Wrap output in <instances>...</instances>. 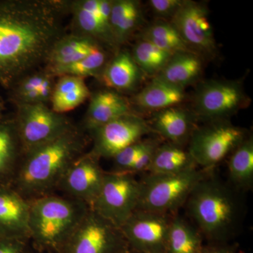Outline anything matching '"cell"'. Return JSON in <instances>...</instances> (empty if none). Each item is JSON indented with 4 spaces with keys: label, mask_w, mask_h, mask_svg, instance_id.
<instances>
[{
    "label": "cell",
    "mask_w": 253,
    "mask_h": 253,
    "mask_svg": "<svg viewBox=\"0 0 253 253\" xmlns=\"http://www.w3.org/2000/svg\"><path fill=\"white\" fill-rule=\"evenodd\" d=\"M141 40L171 54L180 51H192L170 23L159 21L151 25L143 33Z\"/></svg>",
    "instance_id": "obj_29"
},
{
    "label": "cell",
    "mask_w": 253,
    "mask_h": 253,
    "mask_svg": "<svg viewBox=\"0 0 253 253\" xmlns=\"http://www.w3.org/2000/svg\"><path fill=\"white\" fill-rule=\"evenodd\" d=\"M15 123L24 154L53 140L74 126L69 118L46 104L16 105Z\"/></svg>",
    "instance_id": "obj_9"
},
{
    "label": "cell",
    "mask_w": 253,
    "mask_h": 253,
    "mask_svg": "<svg viewBox=\"0 0 253 253\" xmlns=\"http://www.w3.org/2000/svg\"><path fill=\"white\" fill-rule=\"evenodd\" d=\"M35 253H49L37 252V251H36V252H35Z\"/></svg>",
    "instance_id": "obj_39"
},
{
    "label": "cell",
    "mask_w": 253,
    "mask_h": 253,
    "mask_svg": "<svg viewBox=\"0 0 253 253\" xmlns=\"http://www.w3.org/2000/svg\"><path fill=\"white\" fill-rule=\"evenodd\" d=\"M140 189V182L131 173L106 172L91 208L120 228L136 211Z\"/></svg>",
    "instance_id": "obj_8"
},
{
    "label": "cell",
    "mask_w": 253,
    "mask_h": 253,
    "mask_svg": "<svg viewBox=\"0 0 253 253\" xmlns=\"http://www.w3.org/2000/svg\"><path fill=\"white\" fill-rule=\"evenodd\" d=\"M170 23L191 51L209 57L215 56L216 42L204 5L184 0Z\"/></svg>",
    "instance_id": "obj_13"
},
{
    "label": "cell",
    "mask_w": 253,
    "mask_h": 253,
    "mask_svg": "<svg viewBox=\"0 0 253 253\" xmlns=\"http://www.w3.org/2000/svg\"><path fill=\"white\" fill-rule=\"evenodd\" d=\"M203 239L199 229L174 214L168 231L166 253H201Z\"/></svg>",
    "instance_id": "obj_28"
},
{
    "label": "cell",
    "mask_w": 253,
    "mask_h": 253,
    "mask_svg": "<svg viewBox=\"0 0 253 253\" xmlns=\"http://www.w3.org/2000/svg\"><path fill=\"white\" fill-rule=\"evenodd\" d=\"M230 185L237 191L249 190L253 184V139H246L231 154L229 165Z\"/></svg>",
    "instance_id": "obj_27"
},
{
    "label": "cell",
    "mask_w": 253,
    "mask_h": 253,
    "mask_svg": "<svg viewBox=\"0 0 253 253\" xmlns=\"http://www.w3.org/2000/svg\"><path fill=\"white\" fill-rule=\"evenodd\" d=\"M174 214L136 210L120 227L132 251L166 253V243Z\"/></svg>",
    "instance_id": "obj_12"
},
{
    "label": "cell",
    "mask_w": 253,
    "mask_h": 253,
    "mask_svg": "<svg viewBox=\"0 0 253 253\" xmlns=\"http://www.w3.org/2000/svg\"><path fill=\"white\" fill-rule=\"evenodd\" d=\"M239 193L211 174L189 195L188 214L208 244L228 243L237 234L243 215Z\"/></svg>",
    "instance_id": "obj_3"
},
{
    "label": "cell",
    "mask_w": 253,
    "mask_h": 253,
    "mask_svg": "<svg viewBox=\"0 0 253 253\" xmlns=\"http://www.w3.org/2000/svg\"><path fill=\"white\" fill-rule=\"evenodd\" d=\"M185 98L184 89L154 78L136 95L134 101L143 109L161 111L181 104Z\"/></svg>",
    "instance_id": "obj_26"
},
{
    "label": "cell",
    "mask_w": 253,
    "mask_h": 253,
    "mask_svg": "<svg viewBox=\"0 0 253 253\" xmlns=\"http://www.w3.org/2000/svg\"><path fill=\"white\" fill-rule=\"evenodd\" d=\"M184 0H151L149 1L155 14L161 18H170L175 14Z\"/></svg>",
    "instance_id": "obj_33"
},
{
    "label": "cell",
    "mask_w": 253,
    "mask_h": 253,
    "mask_svg": "<svg viewBox=\"0 0 253 253\" xmlns=\"http://www.w3.org/2000/svg\"><path fill=\"white\" fill-rule=\"evenodd\" d=\"M143 21L140 3L134 0L112 1L110 26L118 44L129 39Z\"/></svg>",
    "instance_id": "obj_23"
},
{
    "label": "cell",
    "mask_w": 253,
    "mask_h": 253,
    "mask_svg": "<svg viewBox=\"0 0 253 253\" xmlns=\"http://www.w3.org/2000/svg\"><path fill=\"white\" fill-rule=\"evenodd\" d=\"M152 132L149 123L134 113H128L89 133L93 140L92 149L89 152L99 159L113 158L120 151Z\"/></svg>",
    "instance_id": "obj_11"
},
{
    "label": "cell",
    "mask_w": 253,
    "mask_h": 253,
    "mask_svg": "<svg viewBox=\"0 0 253 253\" xmlns=\"http://www.w3.org/2000/svg\"><path fill=\"white\" fill-rule=\"evenodd\" d=\"M237 247L228 243L208 244L203 246L201 253H236Z\"/></svg>",
    "instance_id": "obj_36"
},
{
    "label": "cell",
    "mask_w": 253,
    "mask_h": 253,
    "mask_svg": "<svg viewBox=\"0 0 253 253\" xmlns=\"http://www.w3.org/2000/svg\"><path fill=\"white\" fill-rule=\"evenodd\" d=\"M155 139H144L127 146L112 158L114 163L113 172H126L137 158L152 144Z\"/></svg>",
    "instance_id": "obj_32"
},
{
    "label": "cell",
    "mask_w": 253,
    "mask_h": 253,
    "mask_svg": "<svg viewBox=\"0 0 253 253\" xmlns=\"http://www.w3.org/2000/svg\"><path fill=\"white\" fill-rule=\"evenodd\" d=\"M126 253H139L136 252V251H132V250H129V251H128L127 252H126Z\"/></svg>",
    "instance_id": "obj_37"
},
{
    "label": "cell",
    "mask_w": 253,
    "mask_h": 253,
    "mask_svg": "<svg viewBox=\"0 0 253 253\" xmlns=\"http://www.w3.org/2000/svg\"><path fill=\"white\" fill-rule=\"evenodd\" d=\"M172 54L160 49L149 42L141 40L133 49V59L141 71L157 76L162 71Z\"/></svg>",
    "instance_id": "obj_31"
},
{
    "label": "cell",
    "mask_w": 253,
    "mask_h": 253,
    "mask_svg": "<svg viewBox=\"0 0 253 253\" xmlns=\"http://www.w3.org/2000/svg\"><path fill=\"white\" fill-rule=\"evenodd\" d=\"M29 202L11 186L0 187V239H30Z\"/></svg>",
    "instance_id": "obj_15"
},
{
    "label": "cell",
    "mask_w": 253,
    "mask_h": 253,
    "mask_svg": "<svg viewBox=\"0 0 253 253\" xmlns=\"http://www.w3.org/2000/svg\"><path fill=\"white\" fill-rule=\"evenodd\" d=\"M132 113L127 101L116 91L101 90L91 96L82 129L88 133L113 120Z\"/></svg>",
    "instance_id": "obj_19"
},
{
    "label": "cell",
    "mask_w": 253,
    "mask_h": 253,
    "mask_svg": "<svg viewBox=\"0 0 253 253\" xmlns=\"http://www.w3.org/2000/svg\"><path fill=\"white\" fill-rule=\"evenodd\" d=\"M28 239H0V253H35Z\"/></svg>",
    "instance_id": "obj_34"
},
{
    "label": "cell",
    "mask_w": 253,
    "mask_h": 253,
    "mask_svg": "<svg viewBox=\"0 0 253 253\" xmlns=\"http://www.w3.org/2000/svg\"><path fill=\"white\" fill-rule=\"evenodd\" d=\"M100 0H81L71 4L73 34L87 37L116 51L119 46L111 28L106 26L99 11Z\"/></svg>",
    "instance_id": "obj_16"
},
{
    "label": "cell",
    "mask_w": 253,
    "mask_h": 253,
    "mask_svg": "<svg viewBox=\"0 0 253 253\" xmlns=\"http://www.w3.org/2000/svg\"><path fill=\"white\" fill-rule=\"evenodd\" d=\"M159 145L160 141L155 139L154 142L137 158L126 172L134 174L135 173L146 172L152 161L155 151Z\"/></svg>",
    "instance_id": "obj_35"
},
{
    "label": "cell",
    "mask_w": 253,
    "mask_h": 253,
    "mask_svg": "<svg viewBox=\"0 0 253 253\" xmlns=\"http://www.w3.org/2000/svg\"><path fill=\"white\" fill-rule=\"evenodd\" d=\"M28 202L30 241L37 252L61 253L91 208L56 194Z\"/></svg>",
    "instance_id": "obj_4"
},
{
    "label": "cell",
    "mask_w": 253,
    "mask_h": 253,
    "mask_svg": "<svg viewBox=\"0 0 253 253\" xmlns=\"http://www.w3.org/2000/svg\"><path fill=\"white\" fill-rule=\"evenodd\" d=\"M246 138L245 129L227 121L211 122L194 129L188 151L197 166L211 171Z\"/></svg>",
    "instance_id": "obj_6"
},
{
    "label": "cell",
    "mask_w": 253,
    "mask_h": 253,
    "mask_svg": "<svg viewBox=\"0 0 253 253\" xmlns=\"http://www.w3.org/2000/svg\"><path fill=\"white\" fill-rule=\"evenodd\" d=\"M249 101L239 82L210 80L202 83L196 91L194 114L209 123L227 121L249 105Z\"/></svg>",
    "instance_id": "obj_10"
},
{
    "label": "cell",
    "mask_w": 253,
    "mask_h": 253,
    "mask_svg": "<svg viewBox=\"0 0 253 253\" xmlns=\"http://www.w3.org/2000/svg\"><path fill=\"white\" fill-rule=\"evenodd\" d=\"M141 72L131 54L121 51L106 64L101 77L109 87L118 91H129L139 84Z\"/></svg>",
    "instance_id": "obj_22"
},
{
    "label": "cell",
    "mask_w": 253,
    "mask_h": 253,
    "mask_svg": "<svg viewBox=\"0 0 253 253\" xmlns=\"http://www.w3.org/2000/svg\"><path fill=\"white\" fill-rule=\"evenodd\" d=\"M88 136L73 126L66 132L24 154L11 187L26 201L56 194L70 166L85 154Z\"/></svg>",
    "instance_id": "obj_2"
},
{
    "label": "cell",
    "mask_w": 253,
    "mask_h": 253,
    "mask_svg": "<svg viewBox=\"0 0 253 253\" xmlns=\"http://www.w3.org/2000/svg\"><path fill=\"white\" fill-rule=\"evenodd\" d=\"M211 174L197 168L172 174H148L140 182L136 210L173 214L185 205L196 186Z\"/></svg>",
    "instance_id": "obj_5"
},
{
    "label": "cell",
    "mask_w": 253,
    "mask_h": 253,
    "mask_svg": "<svg viewBox=\"0 0 253 253\" xmlns=\"http://www.w3.org/2000/svg\"><path fill=\"white\" fill-rule=\"evenodd\" d=\"M101 48L99 42L87 37L73 33L63 36L54 43L48 53L44 69L49 71L71 64Z\"/></svg>",
    "instance_id": "obj_20"
},
{
    "label": "cell",
    "mask_w": 253,
    "mask_h": 253,
    "mask_svg": "<svg viewBox=\"0 0 253 253\" xmlns=\"http://www.w3.org/2000/svg\"><path fill=\"white\" fill-rule=\"evenodd\" d=\"M203 71L200 55L193 51H180L172 54L167 64L155 78L184 89L197 81Z\"/></svg>",
    "instance_id": "obj_21"
},
{
    "label": "cell",
    "mask_w": 253,
    "mask_h": 253,
    "mask_svg": "<svg viewBox=\"0 0 253 253\" xmlns=\"http://www.w3.org/2000/svg\"><path fill=\"white\" fill-rule=\"evenodd\" d=\"M23 155L14 117L0 118V187L12 186Z\"/></svg>",
    "instance_id": "obj_17"
},
{
    "label": "cell",
    "mask_w": 253,
    "mask_h": 253,
    "mask_svg": "<svg viewBox=\"0 0 253 253\" xmlns=\"http://www.w3.org/2000/svg\"><path fill=\"white\" fill-rule=\"evenodd\" d=\"M196 168L197 165L188 150L169 142L158 146L146 172L151 174H172Z\"/></svg>",
    "instance_id": "obj_24"
},
{
    "label": "cell",
    "mask_w": 253,
    "mask_h": 253,
    "mask_svg": "<svg viewBox=\"0 0 253 253\" xmlns=\"http://www.w3.org/2000/svg\"><path fill=\"white\" fill-rule=\"evenodd\" d=\"M1 103H0V118H2V117H1Z\"/></svg>",
    "instance_id": "obj_38"
},
{
    "label": "cell",
    "mask_w": 253,
    "mask_h": 253,
    "mask_svg": "<svg viewBox=\"0 0 253 253\" xmlns=\"http://www.w3.org/2000/svg\"><path fill=\"white\" fill-rule=\"evenodd\" d=\"M90 96L84 78L61 76L55 84L50 101L51 109L59 114H64L76 109Z\"/></svg>",
    "instance_id": "obj_25"
},
{
    "label": "cell",
    "mask_w": 253,
    "mask_h": 253,
    "mask_svg": "<svg viewBox=\"0 0 253 253\" xmlns=\"http://www.w3.org/2000/svg\"><path fill=\"white\" fill-rule=\"evenodd\" d=\"M99 159L85 153L70 166L60 181L57 191L62 196L92 207L100 192L105 173Z\"/></svg>",
    "instance_id": "obj_14"
},
{
    "label": "cell",
    "mask_w": 253,
    "mask_h": 253,
    "mask_svg": "<svg viewBox=\"0 0 253 253\" xmlns=\"http://www.w3.org/2000/svg\"><path fill=\"white\" fill-rule=\"evenodd\" d=\"M129 250L121 229L90 208L61 253H126Z\"/></svg>",
    "instance_id": "obj_7"
},
{
    "label": "cell",
    "mask_w": 253,
    "mask_h": 253,
    "mask_svg": "<svg viewBox=\"0 0 253 253\" xmlns=\"http://www.w3.org/2000/svg\"><path fill=\"white\" fill-rule=\"evenodd\" d=\"M195 118L194 113L174 106L157 111L149 126L154 132L169 143L182 146L196 129Z\"/></svg>",
    "instance_id": "obj_18"
},
{
    "label": "cell",
    "mask_w": 253,
    "mask_h": 253,
    "mask_svg": "<svg viewBox=\"0 0 253 253\" xmlns=\"http://www.w3.org/2000/svg\"><path fill=\"white\" fill-rule=\"evenodd\" d=\"M106 54L102 48L96 50L84 59L67 65L55 68L47 71L54 77L64 76H76L84 78L85 77H99L102 74L106 65Z\"/></svg>",
    "instance_id": "obj_30"
},
{
    "label": "cell",
    "mask_w": 253,
    "mask_h": 253,
    "mask_svg": "<svg viewBox=\"0 0 253 253\" xmlns=\"http://www.w3.org/2000/svg\"><path fill=\"white\" fill-rule=\"evenodd\" d=\"M66 1L0 0V85L9 90L44 63L63 36Z\"/></svg>",
    "instance_id": "obj_1"
}]
</instances>
